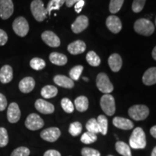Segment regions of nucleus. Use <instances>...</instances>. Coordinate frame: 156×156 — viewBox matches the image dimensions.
I'll return each instance as SVG.
<instances>
[{
    "mask_svg": "<svg viewBox=\"0 0 156 156\" xmlns=\"http://www.w3.org/2000/svg\"><path fill=\"white\" fill-rule=\"evenodd\" d=\"M129 145L133 149H143L146 147V136L143 129L136 127L129 138Z\"/></svg>",
    "mask_w": 156,
    "mask_h": 156,
    "instance_id": "f257e3e1",
    "label": "nucleus"
},
{
    "mask_svg": "<svg viewBox=\"0 0 156 156\" xmlns=\"http://www.w3.org/2000/svg\"><path fill=\"white\" fill-rule=\"evenodd\" d=\"M134 29L138 34L145 36H150L155 31V26L149 20L140 18L134 23Z\"/></svg>",
    "mask_w": 156,
    "mask_h": 156,
    "instance_id": "f03ea898",
    "label": "nucleus"
},
{
    "mask_svg": "<svg viewBox=\"0 0 156 156\" xmlns=\"http://www.w3.org/2000/svg\"><path fill=\"white\" fill-rule=\"evenodd\" d=\"M30 10L34 18L38 22L44 21L48 14L41 0H34L30 4Z\"/></svg>",
    "mask_w": 156,
    "mask_h": 156,
    "instance_id": "7ed1b4c3",
    "label": "nucleus"
},
{
    "mask_svg": "<svg viewBox=\"0 0 156 156\" xmlns=\"http://www.w3.org/2000/svg\"><path fill=\"white\" fill-rule=\"evenodd\" d=\"M128 113L132 119L142 121L145 119L148 116L150 111L148 107L145 105H134L130 107Z\"/></svg>",
    "mask_w": 156,
    "mask_h": 156,
    "instance_id": "20e7f679",
    "label": "nucleus"
},
{
    "mask_svg": "<svg viewBox=\"0 0 156 156\" xmlns=\"http://www.w3.org/2000/svg\"><path fill=\"white\" fill-rule=\"evenodd\" d=\"M96 85L101 92L109 94L114 90V86L106 73H99L96 78Z\"/></svg>",
    "mask_w": 156,
    "mask_h": 156,
    "instance_id": "39448f33",
    "label": "nucleus"
},
{
    "mask_svg": "<svg viewBox=\"0 0 156 156\" xmlns=\"http://www.w3.org/2000/svg\"><path fill=\"white\" fill-rule=\"evenodd\" d=\"M101 108L108 116H112L116 112L114 98L110 94L103 95L101 98L100 102Z\"/></svg>",
    "mask_w": 156,
    "mask_h": 156,
    "instance_id": "423d86ee",
    "label": "nucleus"
},
{
    "mask_svg": "<svg viewBox=\"0 0 156 156\" xmlns=\"http://www.w3.org/2000/svg\"><path fill=\"white\" fill-rule=\"evenodd\" d=\"M13 30L17 36L25 37L29 31V25L27 20L23 17H18L12 23Z\"/></svg>",
    "mask_w": 156,
    "mask_h": 156,
    "instance_id": "0eeeda50",
    "label": "nucleus"
},
{
    "mask_svg": "<svg viewBox=\"0 0 156 156\" xmlns=\"http://www.w3.org/2000/svg\"><path fill=\"white\" fill-rule=\"evenodd\" d=\"M25 126L32 131L40 129L44 125V120L36 114H30L27 117L25 122Z\"/></svg>",
    "mask_w": 156,
    "mask_h": 156,
    "instance_id": "6e6552de",
    "label": "nucleus"
},
{
    "mask_svg": "<svg viewBox=\"0 0 156 156\" xmlns=\"http://www.w3.org/2000/svg\"><path fill=\"white\" fill-rule=\"evenodd\" d=\"M14 12V5L12 0H0V17L2 20H7Z\"/></svg>",
    "mask_w": 156,
    "mask_h": 156,
    "instance_id": "1a4fd4ad",
    "label": "nucleus"
},
{
    "mask_svg": "<svg viewBox=\"0 0 156 156\" xmlns=\"http://www.w3.org/2000/svg\"><path fill=\"white\" fill-rule=\"evenodd\" d=\"M40 135L43 140L49 142H54L61 135V131L57 127H50L43 130Z\"/></svg>",
    "mask_w": 156,
    "mask_h": 156,
    "instance_id": "9d476101",
    "label": "nucleus"
},
{
    "mask_svg": "<svg viewBox=\"0 0 156 156\" xmlns=\"http://www.w3.org/2000/svg\"><path fill=\"white\" fill-rule=\"evenodd\" d=\"M41 38L44 42L51 47H58L61 44L60 39L54 32L50 30L44 31L41 34Z\"/></svg>",
    "mask_w": 156,
    "mask_h": 156,
    "instance_id": "9b49d317",
    "label": "nucleus"
},
{
    "mask_svg": "<svg viewBox=\"0 0 156 156\" xmlns=\"http://www.w3.org/2000/svg\"><path fill=\"white\" fill-rule=\"evenodd\" d=\"M89 25L88 18L85 15H80V16L77 17V19L71 25L72 30L75 34H80V33L83 32L85 30Z\"/></svg>",
    "mask_w": 156,
    "mask_h": 156,
    "instance_id": "f8f14e48",
    "label": "nucleus"
},
{
    "mask_svg": "<svg viewBox=\"0 0 156 156\" xmlns=\"http://www.w3.org/2000/svg\"><path fill=\"white\" fill-rule=\"evenodd\" d=\"M106 24L108 30L114 34H118L122 30V21L118 17L115 16V15H111L107 17Z\"/></svg>",
    "mask_w": 156,
    "mask_h": 156,
    "instance_id": "ddd939ff",
    "label": "nucleus"
},
{
    "mask_svg": "<svg viewBox=\"0 0 156 156\" xmlns=\"http://www.w3.org/2000/svg\"><path fill=\"white\" fill-rule=\"evenodd\" d=\"M7 119L10 123H16L20 119L21 112L18 105L16 103H12L9 104L7 109Z\"/></svg>",
    "mask_w": 156,
    "mask_h": 156,
    "instance_id": "4468645a",
    "label": "nucleus"
},
{
    "mask_svg": "<svg viewBox=\"0 0 156 156\" xmlns=\"http://www.w3.org/2000/svg\"><path fill=\"white\" fill-rule=\"evenodd\" d=\"M35 107L39 112L44 114H51L54 112V106L52 103L43 99H38L35 103Z\"/></svg>",
    "mask_w": 156,
    "mask_h": 156,
    "instance_id": "2eb2a0df",
    "label": "nucleus"
},
{
    "mask_svg": "<svg viewBox=\"0 0 156 156\" xmlns=\"http://www.w3.org/2000/svg\"><path fill=\"white\" fill-rule=\"evenodd\" d=\"M86 49V44L81 40H77L71 44H69L67 46V50L70 54L73 55L83 54Z\"/></svg>",
    "mask_w": 156,
    "mask_h": 156,
    "instance_id": "dca6fc26",
    "label": "nucleus"
},
{
    "mask_svg": "<svg viewBox=\"0 0 156 156\" xmlns=\"http://www.w3.org/2000/svg\"><path fill=\"white\" fill-rule=\"evenodd\" d=\"M36 85V82L31 77H27L20 82L19 89L23 93H28L34 90Z\"/></svg>",
    "mask_w": 156,
    "mask_h": 156,
    "instance_id": "f3484780",
    "label": "nucleus"
},
{
    "mask_svg": "<svg viewBox=\"0 0 156 156\" xmlns=\"http://www.w3.org/2000/svg\"><path fill=\"white\" fill-rule=\"evenodd\" d=\"M113 124L116 127L124 130H129L134 127V124L132 121L119 116H116L114 118Z\"/></svg>",
    "mask_w": 156,
    "mask_h": 156,
    "instance_id": "a211bd4d",
    "label": "nucleus"
},
{
    "mask_svg": "<svg viewBox=\"0 0 156 156\" xmlns=\"http://www.w3.org/2000/svg\"><path fill=\"white\" fill-rule=\"evenodd\" d=\"M54 81L58 86L64 87V88H73L74 85H75V83H74L73 80L65 75H56L54 77Z\"/></svg>",
    "mask_w": 156,
    "mask_h": 156,
    "instance_id": "6ab92c4d",
    "label": "nucleus"
},
{
    "mask_svg": "<svg viewBox=\"0 0 156 156\" xmlns=\"http://www.w3.org/2000/svg\"><path fill=\"white\" fill-rule=\"evenodd\" d=\"M108 63L111 69L114 73H117L121 69L122 66V59L119 54H113L109 56Z\"/></svg>",
    "mask_w": 156,
    "mask_h": 156,
    "instance_id": "aec40b11",
    "label": "nucleus"
},
{
    "mask_svg": "<svg viewBox=\"0 0 156 156\" xmlns=\"http://www.w3.org/2000/svg\"><path fill=\"white\" fill-rule=\"evenodd\" d=\"M142 82L145 85H153L156 84V67H151L142 76Z\"/></svg>",
    "mask_w": 156,
    "mask_h": 156,
    "instance_id": "412c9836",
    "label": "nucleus"
},
{
    "mask_svg": "<svg viewBox=\"0 0 156 156\" xmlns=\"http://www.w3.org/2000/svg\"><path fill=\"white\" fill-rule=\"evenodd\" d=\"M13 78L12 68L9 65H5L0 69V82L3 84L9 83Z\"/></svg>",
    "mask_w": 156,
    "mask_h": 156,
    "instance_id": "4be33fe9",
    "label": "nucleus"
},
{
    "mask_svg": "<svg viewBox=\"0 0 156 156\" xmlns=\"http://www.w3.org/2000/svg\"><path fill=\"white\" fill-rule=\"evenodd\" d=\"M49 59L52 64L58 66H64L67 63V56L58 52H52L49 56Z\"/></svg>",
    "mask_w": 156,
    "mask_h": 156,
    "instance_id": "5701e85b",
    "label": "nucleus"
},
{
    "mask_svg": "<svg viewBox=\"0 0 156 156\" xmlns=\"http://www.w3.org/2000/svg\"><path fill=\"white\" fill-rule=\"evenodd\" d=\"M75 105L78 112H85V111H87V109L88 108V99H87V97L84 96V95H81V96L77 97L75 101Z\"/></svg>",
    "mask_w": 156,
    "mask_h": 156,
    "instance_id": "b1692460",
    "label": "nucleus"
},
{
    "mask_svg": "<svg viewBox=\"0 0 156 156\" xmlns=\"http://www.w3.org/2000/svg\"><path fill=\"white\" fill-rule=\"evenodd\" d=\"M58 93V89L53 85H46L43 87L41 94L44 98H51L55 97Z\"/></svg>",
    "mask_w": 156,
    "mask_h": 156,
    "instance_id": "393cba45",
    "label": "nucleus"
},
{
    "mask_svg": "<svg viewBox=\"0 0 156 156\" xmlns=\"http://www.w3.org/2000/svg\"><path fill=\"white\" fill-rule=\"evenodd\" d=\"M116 150L119 153L123 156H132L129 146L125 142L119 141L116 143Z\"/></svg>",
    "mask_w": 156,
    "mask_h": 156,
    "instance_id": "a878e982",
    "label": "nucleus"
},
{
    "mask_svg": "<svg viewBox=\"0 0 156 156\" xmlns=\"http://www.w3.org/2000/svg\"><path fill=\"white\" fill-rule=\"evenodd\" d=\"M86 60L90 66L98 67L101 64V58L93 51H90L86 55Z\"/></svg>",
    "mask_w": 156,
    "mask_h": 156,
    "instance_id": "bb28decb",
    "label": "nucleus"
},
{
    "mask_svg": "<svg viewBox=\"0 0 156 156\" xmlns=\"http://www.w3.org/2000/svg\"><path fill=\"white\" fill-rule=\"evenodd\" d=\"M97 122L98 123L100 127V132L103 135H106L108 131V119L104 115H100L97 119Z\"/></svg>",
    "mask_w": 156,
    "mask_h": 156,
    "instance_id": "cd10ccee",
    "label": "nucleus"
},
{
    "mask_svg": "<svg viewBox=\"0 0 156 156\" xmlns=\"http://www.w3.org/2000/svg\"><path fill=\"white\" fill-rule=\"evenodd\" d=\"M30 66L32 69L39 71V70H41L46 67V62L42 58L35 57L30 60Z\"/></svg>",
    "mask_w": 156,
    "mask_h": 156,
    "instance_id": "c85d7f7f",
    "label": "nucleus"
},
{
    "mask_svg": "<svg viewBox=\"0 0 156 156\" xmlns=\"http://www.w3.org/2000/svg\"><path fill=\"white\" fill-rule=\"evenodd\" d=\"M86 129L87 130V132H92V133H99L100 132V127H99L97 119H95L94 118L90 119L86 124Z\"/></svg>",
    "mask_w": 156,
    "mask_h": 156,
    "instance_id": "c756f323",
    "label": "nucleus"
},
{
    "mask_svg": "<svg viewBox=\"0 0 156 156\" xmlns=\"http://www.w3.org/2000/svg\"><path fill=\"white\" fill-rule=\"evenodd\" d=\"M124 0H111L109 4V11L112 14L117 13L122 8Z\"/></svg>",
    "mask_w": 156,
    "mask_h": 156,
    "instance_id": "7c9ffc66",
    "label": "nucleus"
},
{
    "mask_svg": "<svg viewBox=\"0 0 156 156\" xmlns=\"http://www.w3.org/2000/svg\"><path fill=\"white\" fill-rule=\"evenodd\" d=\"M82 130H83V126H82L81 123L75 122L69 125V132L72 136H76L79 135L81 133Z\"/></svg>",
    "mask_w": 156,
    "mask_h": 156,
    "instance_id": "2f4dec72",
    "label": "nucleus"
},
{
    "mask_svg": "<svg viewBox=\"0 0 156 156\" xmlns=\"http://www.w3.org/2000/svg\"><path fill=\"white\" fill-rule=\"evenodd\" d=\"M81 142L84 144H90L95 142L97 140L96 134L92 133V132H85L81 136Z\"/></svg>",
    "mask_w": 156,
    "mask_h": 156,
    "instance_id": "473e14b6",
    "label": "nucleus"
},
{
    "mask_svg": "<svg viewBox=\"0 0 156 156\" xmlns=\"http://www.w3.org/2000/svg\"><path fill=\"white\" fill-rule=\"evenodd\" d=\"M61 105L63 110L66 113H68V114H71L74 112V109H75V107H74L73 103H72V101L69 100L67 98H64L61 101Z\"/></svg>",
    "mask_w": 156,
    "mask_h": 156,
    "instance_id": "72a5a7b5",
    "label": "nucleus"
},
{
    "mask_svg": "<svg viewBox=\"0 0 156 156\" xmlns=\"http://www.w3.org/2000/svg\"><path fill=\"white\" fill-rule=\"evenodd\" d=\"M83 67L82 65H77L74 67L69 72V77L73 80H78L80 77L81 73L83 71Z\"/></svg>",
    "mask_w": 156,
    "mask_h": 156,
    "instance_id": "f704fd0d",
    "label": "nucleus"
},
{
    "mask_svg": "<svg viewBox=\"0 0 156 156\" xmlns=\"http://www.w3.org/2000/svg\"><path fill=\"white\" fill-rule=\"evenodd\" d=\"M9 136L5 128L0 127V147H5L8 144Z\"/></svg>",
    "mask_w": 156,
    "mask_h": 156,
    "instance_id": "c9c22d12",
    "label": "nucleus"
},
{
    "mask_svg": "<svg viewBox=\"0 0 156 156\" xmlns=\"http://www.w3.org/2000/svg\"><path fill=\"white\" fill-rule=\"evenodd\" d=\"M30 153V150L28 147H20L13 151L11 156H29Z\"/></svg>",
    "mask_w": 156,
    "mask_h": 156,
    "instance_id": "e433bc0d",
    "label": "nucleus"
},
{
    "mask_svg": "<svg viewBox=\"0 0 156 156\" xmlns=\"http://www.w3.org/2000/svg\"><path fill=\"white\" fill-rule=\"evenodd\" d=\"M146 0H134L132 3V8L134 12H140L144 8Z\"/></svg>",
    "mask_w": 156,
    "mask_h": 156,
    "instance_id": "4c0bfd02",
    "label": "nucleus"
},
{
    "mask_svg": "<svg viewBox=\"0 0 156 156\" xmlns=\"http://www.w3.org/2000/svg\"><path fill=\"white\" fill-rule=\"evenodd\" d=\"M81 154L83 156H101L100 152L93 148L84 147L82 149Z\"/></svg>",
    "mask_w": 156,
    "mask_h": 156,
    "instance_id": "58836bf2",
    "label": "nucleus"
},
{
    "mask_svg": "<svg viewBox=\"0 0 156 156\" xmlns=\"http://www.w3.org/2000/svg\"><path fill=\"white\" fill-rule=\"evenodd\" d=\"M62 6L60 5L59 2H58L57 0H50L48 4L46 10H47L48 14L50 15L51 12V11L59 9Z\"/></svg>",
    "mask_w": 156,
    "mask_h": 156,
    "instance_id": "ea45409f",
    "label": "nucleus"
},
{
    "mask_svg": "<svg viewBox=\"0 0 156 156\" xmlns=\"http://www.w3.org/2000/svg\"><path fill=\"white\" fill-rule=\"evenodd\" d=\"M8 40V36H7V33L5 30L0 29V46H4L6 44Z\"/></svg>",
    "mask_w": 156,
    "mask_h": 156,
    "instance_id": "a19ab883",
    "label": "nucleus"
},
{
    "mask_svg": "<svg viewBox=\"0 0 156 156\" xmlns=\"http://www.w3.org/2000/svg\"><path fill=\"white\" fill-rule=\"evenodd\" d=\"M7 106V101L2 93H0V112L5 110Z\"/></svg>",
    "mask_w": 156,
    "mask_h": 156,
    "instance_id": "79ce46f5",
    "label": "nucleus"
},
{
    "mask_svg": "<svg viewBox=\"0 0 156 156\" xmlns=\"http://www.w3.org/2000/svg\"><path fill=\"white\" fill-rule=\"evenodd\" d=\"M84 5H85V1L84 0H80L79 2H77V3L75 5V12L77 13H80L84 7Z\"/></svg>",
    "mask_w": 156,
    "mask_h": 156,
    "instance_id": "37998d69",
    "label": "nucleus"
},
{
    "mask_svg": "<svg viewBox=\"0 0 156 156\" xmlns=\"http://www.w3.org/2000/svg\"><path fill=\"white\" fill-rule=\"evenodd\" d=\"M44 156H62L60 153L55 150H49L44 153Z\"/></svg>",
    "mask_w": 156,
    "mask_h": 156,
    "instance_id": "c03bdc74",
    "label": "nucleus"
},
{
    "mask_svg": "<svg viewBox=\"0 0 156 156\" xmlns=\"http://www.w3.org/2000/svg\"><path fill=\"white\" fill-rule=\"evenodd\" d=\"M79 1L80 0H66L65 3H66V5H67V7H71L72 6L75 5V4Z\"/></svg>",
    "mask_w": 156,
    "mask_h": 156,
    "instance_id": "a18cd8bd",
    "label": "nucleus"
},
{
    "mask_svg": "<svg viewBox=\"0 0 156 156\" xmlns=\"http://www.w3.org/2000/svg\"><path fill=\"white\" fill-rule=\"evenodd\" d=\"M151 134L153 137H155L156 139V125L153 126V127L151 129Z\"/></svg>",
    "mask_w": 156,
    "mask_h": 156,
    "instance_id": "49530a36",
    "label": "nucleus"
},
{
    "mask_svg": "<svg viewBox=\"0 0 156 156\" xmlns=\"http://www.w3.org/2000/svg\"><path fill=\"white\" fill-rule=\"evenodd\" d=\"M152 56H153V58L154 59L156 60V46L153 48V52H152Z\"/></svg>",
    "mask_w": 156,
    "mask_h": 156,
    "instance_id": "de8ad7c7",
    "label": "nucleus"
},
{
    "mask_svg": "<svg viewBox=\"0 0 156 156\" xmlns=\"http://www.w3.org/2000/svg\"><path fill=\"white\" fill-rule=\"evenodd\" d=\"M151 156H156V147L153 148V151H152V153H151Z\"/></svg>",
    "mask_w": 156,
    "mask_h": 156,
    "instance_id": "09e8293b",
    "label": "nucleus"
},
{
    "mask_svg": "<svg viewBox=\"0 0 156 156\" xmlns=\"http://www.w3.org/2000/svg\"><path fill=\"white\" fill-rule=\"evenodd\" d=\"M57 1L58 2H59V4H60V5L61 6H62L64 5V3H65V2H66V0H57Z\"/></svg>",
    "mask_w": 156,
    "mask_h": 156,
    "instance_id": "8fccbe9b",
    "label": "nucleus"
},
{
    "mask_svg": "<svg viewBox=\"0 0 156 156\" xmlns=\"http://www.w3.org/2000/svg\"><path fill=\"white\" fill-rule=\"evenodd\" d=\"M83 79L84 80H85V81H86V82L88 81V78H87V77H84L83 78Z\"/></svg>",
    "mask_w": 156,
    "mask_h": 156,
    "instance_id": "3c124183",
    "label": "nucleus"
},
{
    "mask_svg": "<svg viewBox=\"0 0 156 156\" xmlns=\"http://www.w3.org/2000/svg\"><path fill=\"white\" fill-rule=\"evenodd\" d=\"M155 25H156V17H155Z\"/></svg>",
    "mask_w": 156,
    "mask_h": 156,
    "instance_id": "603ef678",
    "label": "nucleus"
},
{
    "mask_svg": "<svg viewBox=\"0 0 156 156\" xmlns=\"http://www.w3.org/2000/svg\"><path fill=\"white\" fill-rule=\"evenodd\" d=\"M108 156H113V155H108Z\"/></svg>",
    "mask_w": 156,
    "mask_h": 156,
    "instance_id": "864d4df0",
    "label": "nucleus"
}]
</instances>
